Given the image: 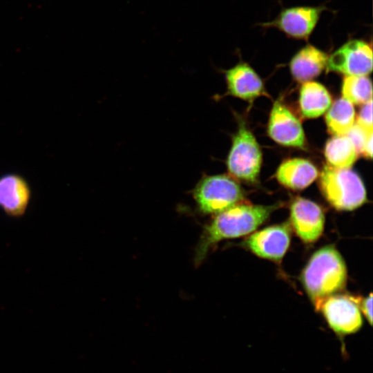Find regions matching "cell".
<instances>
[{
	"instance_id": "6",
	"label": "cell",
	"mask_w": 373,
	"mask_h": 373,
	"mask_svg": "<svg viewBox=\"0 0 373 373\" xmlns=\"http://www.w3.org/2000/svg\"><path fill=\"white\" fill-rule=\"evenodd\" d=\"M328 71L346 76H367L372 70V49L367 41L350 39L328 56Z\"/></svg>"
},
{
	"instance_id": "8",
	"label": "cell",
	"mask_w": 373,
	"mask_h": 373,
	"mask_svg": "<svg viewBox=\"0 0 373 373\" xmlns=\"http://www.w3.org/2000/svg\"><path fill=\"white\" fill-rule=\"evenodd\" d=\"M319 310L329 326L339 335L356 332L362 326L360 309L353 296L332 295L323 303Z\"/></svg>"
},
{
	"instance_id": "16",
	"label": "cell",
	"mask_w": 373,
	"mask_h": 373,
	"mask_svg": "<svg viewBox=\"0 0 373 373\" xmlns=\"http://www.w3.org/2000/svg\"><path fill=\"white\" fill-rule=\"evenodd\" d=\"M331 104V96L322 84L310 81L303 84L300 90L299 105L304 117H318L325 113Z\"/></svg>"
},
{
	"instance_id": "17",
	"label": "cell",
	"mask_w": 373,
	"mask_h": 373,
	"mask_svg": "<svg viewBox=\"0 0 373 373\" xmlns=\"http://www.w3.org/2000/svg\"><path fill=\"white\" fill-rule=\"evenodd\" d=\"M358 153L347 135H335L329 140L325 149L328 165L337 169H350Z\"/></svg>"
},
{
	"instance_id": "3",
	"label": "cell",
	"mask_w": 373,
	"mask_h": 373,
	"mask_svg": "<svg viewBox=\"0 0 373 373\" xmlns=\"http://www.w3.org/2000/svg\"><path fill=\"white\" fill-rule=\"evenodd\" d=\"M319 186L327 201L338 210H354L366 201L363 182L350 169L325 166L320 175Z\"/></svg>"
},
{
	"instance_id": "23",
	"label": "cell",
	"mask_w": 373,
	"mask_h": 373,
	"mask_svg": "<svg viewBox=\"0 0 373 373\" xmlns=\"http://www.w3.org/2000/svg\"><path fill=\"white\" fill-rule=\"evenodd\" d=\"M362 153L367 157H372V133H370L363 145Z\"/></svg>"
},
{
	"instance_id": "13",
	"label": "cell",
	"mask_w": 373,
	"mask_h": 373,
	"mask_svg": "<svg viewBox=\"0 0 373 373\" xmlns=\"http://www.w3.org/2000/svg\"><path fill=\"white\" fill-rule=\"evenodd\" d=\"M229 93L243 99H252L264 93L262 81L247 64L240 62L224 71Z\"/></svg>"
},
{
	"instance_id": "18",
	"label": "cell",
	"mask_w": 373,
	"mask_h": 373,
	"mask_svg": "<svg viewBox=\"0 0 373 373\" xmlns=\"http://www.w3.org/2000/svg\"><path fill=\"white\" fill-rule=\"evenodd\" d=\"M329 131L334 135H344L354 125L355 111L353 104L342 97L330 106L325 116Z\"/></svg>"
},
{
	"instance_id": "4",
	"label": "cell",
	"mask_w": 373,
	"mask_h": 373,
	"mask_svg": "<svg viewBox=\"0 0 373 373\" xmlns=\"http://www.w3.org/2000/svg\"><path fill=\"white\" fill-rule=\"evenodd\" d=\"M193 198L202 213L218 214L240 203L244 193L233 178L216 175L204 177L198 183Z\"/></svg>"
},
{
	"instance_id": "14",
	"label": "cell",
	"mask_w": 373,
	"mask_h": 373,
	"mask_svg": "<svg viewBox=\"0 0 373 373\" xmlns=\"http://www.w3.org/2000/svg\"><path fill=\"white\" fill-rule=\"evenodd\" d=\"M327 59L326 52L308 44L291 58L289 63L291 73L298 82H309L321 73L326 67Z\"/></svg>"
},
{
	"instance_id": "22",
	"label": "cell",
	"mask_w": 373,
	"mask_h": 373,
	"mask_svg": "<svg viewBox=\"0 0 373 373\" xmlns=\"http://www.w3.org/2000/svg\"><path fill=\"white\" fill-rule=\"evenodd\" d=\"M354 300L357 304L359 309H361L363 314L365 315L370 325L372 323V294L370 293V296L366 298H359L353 296Z\"/></svg>"
},
{
	"instance_id": "2",
	"label": "cell",
	"mask_w": 373,
	"mask_h": 373,
	"mask_svg": "<svg viewBox=\"0 0 373 373\" xmlns=\"http://www.w3.org/2000/svg\"><path fill=\"white\" fill-rule=\"evenodd\" d=\"M302 283L315 308L341 290L347 281L345 263L332 246L316 251L311 257L301 275Z\"/></svg>"
},
{
	"instance_id": "11",
	"label": "cell",
	"mask_w": 373,
	"mask_h": 373,
	"mask_svg": "<svg viewBox=\"0 0 373 373\" xmlns=\"http://www.w3.org/2000/svg\"><path fill=\"white\" fill-rule=\"evenodd\" d=\"M32 191L21 175L7 173L0 176V209L9 217L20 218L30 204Z\"/></svg>"
},
{
	"instance_id": "21",
	"label": "cell",
	"mask_w": 373,
	"mask_h": 373,
	"mask_svg": "<svg viewBox=\"0 0 373 373\" xmlns=\"http://www.w3.org/2000/svg\"><path fill=\"white\" fill-rule=\"evenodd\" d=\"M369 134L365 133L356 124H354L346 135L351 139L357 153L359 154L362 153L363 145Z\"/></svg>"
},
{
	"instance_id": "15",
	"label": "cell",
	"mask_w": 373,
	"mask_h": 373,
	"mask_svg": "<svg viewBox=\"0 0 373 373\" xmlns=\"http://www.w3.org/2000/svg\"><path fill=\"white\" fill-rule=\"evenodd\" d=\"M318 175L315 166L302 158H293L283 162L276 171V178L280 184L294 190L309 186Z\"/></svg>"
},
{
	"instance_id": "19",
	"label": "cell",
	"mask_w": 373,
	"mask_h": 373,
	"mask_svg": "<svg viewBox=\"0 0 373 373\" xmlns=\"http://www.w3.org/2000/svg\"><path fill=\"white\" fill-rule=\"evenodd\" d=\"M343 97L352 104H365L372 99V82L367 76H346L342 85Z\"/></svg>"
},
{
	"instance_id": "10",
	"label": "cell",
	"mask_w": 373,
	"mask_h": 373,
	"mask_svg": "<svg viewBox=\"0 0 373 373\" xmlns=\"http://www.w3.org/2000/svg\"><path fill=\"white\" fill-rule=\"evenodd\" d=\"M290 221L297 236L303 242L310 243L321 236L325 215L316 203L303 198H296L290 207Z\"/></svg>"
},
{
	"instance_id": "1",
	"label": "cell",
	"mask_w": 373,
	"mask_h": 373,
	"mask_svg": "<svg viewBox=\"0 0 373 373\" xmlns=\"http://www.w3.org/2000/svg\"><path fill=\"white\" fill-rule=\"evenodd\" d=\"M276 206L238 204L219 213L204 227L196 248L195 261L200 264L211 247L222 240L238 238L255 231Z\"/></svg>"
},
{
	"instance_id": "12",
	"label": "cell",
	"mask_w": 373,
	"mask_h": 373,
	"mask_svg": "<svg viewBox=\"0 0 373 373\" xmlns=\"http://www.w3.org/2000/svg\"><path fill=\"white\" fill-rule=\"evenodd\" d=\"M268 133L275 142L284 146L303 147L305 145L302 125L280 102H276L271 109Z\"/></svg>"
},
{
	"instance_id": "20",
	"label": "cell",
	"mask_w": 373,
	"mask_h": 373,
	"mask_svg": "<svg viewBox=\"0 0 373 373\" xmlns=\"http://www.w3.org/2000/svg\"><path fill=\"white\" fill-rule=\"evenodd\" d=\"M365 133H372V99L364 104L356 119V124Z\"/></svg>"
},
{
	"instance_id": "5",
	"label": "cell",
	"mask_w": 373,
	"mask_h": 373,
	"mask_svg": "<svg viewBox=\"0 0 373 373\" xmlns=\"http://www.w3.org/2000/svg\"><path fill=\"white\" fill-rule=\"evenodd\" d=\"M261 163L262 153L255 137L245 123H240L227 160L229 173L239 180L254 182Z\"/></svg>"
},
{
	"instance_id": "9",
	"label": "cell",
	"mask_w": 373,
	"mask_h": 373,
	"mask_svg": "<svg viewBox=\"0 0 373 373\" xmlns=\"http://www.w3.org/2000/svg\"><path fill=\"white\" fill-rule=\"evenodd\" d=\"M290 233L288 222H284L252 233L244 244L258 256L279 261L289 248Z\"/></svg>"
},
{
	"instance_id": "7",
	"label": "cell",
	"mask_w": 373,
	"mask_h": 373,
	"mask_svg": "<svg viewBox=\"0 0 373 373\" xmlns=\"http://www.w3.org/2000/svg\"><path fill=\"white\" fill-rule=\"evenodd\" d=\"M325 10L327 8L323 6L287 8L282 10L273 21L260 26L275 28L289 38L307 40Z\"/></svg>"
}]
</instances>
